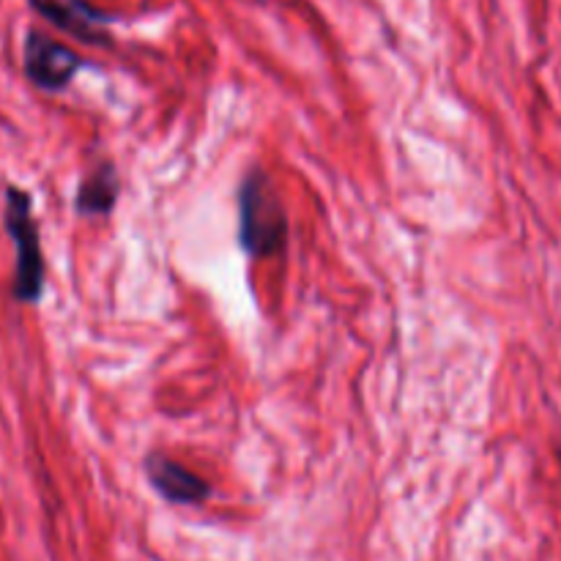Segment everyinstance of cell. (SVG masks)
Listing matches in <instances>:
<instances>
[{
	"instance_id": "6da1fadb",
	"label": "cell",
	"mask_w": 561,
	"mask_h": 561,
	"mask_svg": "<svg viewBox=\"0 0 561 561\" xmlns=\"http://www.w3.org/2000/svg\"><path fill=\"white\" fill-rule=\"evenodd\" d=\"M3 228L14 244V277H11V296L20 305H38L44 296V266L42 233H38L36 214H33L31 192L9 184L3 192Z\"/></svg>"
},
{
	"instance_id": "277c9868",
	"label": "cell",
	"mask_w": 561,
	"mask_h": 561,
	"mask_svg": "<svg viewBox=\"0 0 561 561\" xmlns=\"http://www.w3.org/2000/svg\"><path fill=\"white\" fill-rule=\"evenodd\" d=\"M27 5L42 20H47L49 25L77 42L93 44V47H104L110 42L107 25L113 22V16L99 11L88 0H27Z\"/></svg>"
},
{
	"instance_id": "3957f363",
	"label": "cell",
	"mask_w": 561,
	"mask_h": 561,
	"mask_svg": "<svg viewBox=\"0 0 561 561\" xmlns=\"http://www.w3.org/2000/svg\"><path fill=\"white\" fill-rule=\"evenodd\" d=\"M85 66V60L66 44L55 42L53 36L42 31H27L22 42V71L36 85L38 91L58 93L69 88L77 71Z\"/></svg>"
},
{
	"instance_id": "7a4b0ae2",
	"label": "cell",
	"mask_w": 561,
	"mask_h": 561,
	"mask_svg": "<svg viewBox=\"0 0 561 561\" xmlns=\"http://www.w3.org/2000/svg\"><path fill=\"white\" fill-rule=\"evenodd\" d=\"M239 241L252 257H272L288 241V217L272 179L261 170L239 186Z\"/></svg>"
},
{
	"instance_id": "5b68a950",
	"label": "cell",
	"mask_w": 561,
	"mask_h": 561,
	"mask_svg": "<svg viewBox=\"0 0 561 561\" xmlns=\"http://www.w3.org/2000/svg\"><path fill=\"white\" fill-rule=\"evenodd\" d=\"M142 469H146V477L153 491L170 504L195 507V504H203L211 496V488H208L206 480H201L195 471H190L179 460L168 458V455H148Z\"/></svg>"
},
{
	"instance_id": "8992f818",
	"label": "cell",
	"mask_w": 561,
	"mask_h": 561,
	"mask_svg": "<svg viewBox=\"0 0 561 561\" xmlns=\"http://www.w3.org/2000/svg\"><path fill=\"white\" fill-rule=\"evenodd\" d=\"M121 181L113 162H102L82 175L75 195V211L80 217H107L118 201Z\"/></svg>"
}]
</instances>
